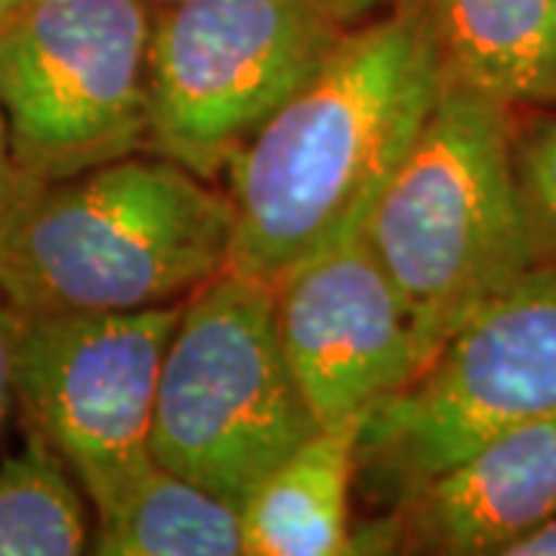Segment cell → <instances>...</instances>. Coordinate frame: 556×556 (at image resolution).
I'll list each match as a JSON object with an SVG mask.
<instances>
[{
    "mask_svg": "<svg viewBox=\"0 0 556 556\" xmlns=\"http://www.w3.org/2000/svg\"><path fill=\"white\" fill-rule=\"evenodd\" d=\"M442 87L420 0L343 31L226 167L229 269L276 285L365 226Z\"/></svg>",
    "mask_w": 556,
    "mask_h": 556,
    "instance_id": "obj_1",
    "label": "cell"
},
{
    "mask_svg": "<svg viewBox=\"0 0 556 556\" xmlns=\"http://www.w3.org/2000/svg\"><path fill=\"white\" fill-rule=\"evenodd\" d=\"M232 201L164 155L16 186L0 223V300L16 313L179 303L229 269Z\"/></svg>",
    "mask_w": 556,
    "mask_h": 556,
    "instance_id": "obj_2",
    "label": "cell"
},
{
    "mask_svg": "<svg viewBox=\"0 0 556 556\" xmlns=\"http://www.w3.org/2000/svg\"><path fill=\"white\" fill-rule=\"evenodd\" d=\"M514 109L442 78L420 134L365 219L424 356L538 257L514 174Z\"/></svg>",
    "mask_w": 556,
    "mask_h": 556,
    "instance_id": "obj_3",
    "label": "cell"
},
{
    "mask_svg": "<svg viewBox=\"0 0 556 556\" xmlns=\"http://www.w3.org/2000/svg\"><path fill=\"white\" fill-rule=\"evenodd\" d=\"M316 430L278 340L273 285L226 269L182 300L152 417L161 467L241 504Z\"/></svg>",
    "mask_w": 556,
    "mask_h": 556,
    "instance_id": "obj_4",
    "label": "cell"
},
{
    "mask_svg": "<svg viewBox=\"0 0 556 556\" xmlns=\"http://www.w3.org/2000/svg\"><path fill=\"white\" fill-rule=\"evenodd\" d=\"M556 417V257L457 325L358 433L356 489L396 507L485 439Z\"/></svg>",
    "mask_w": 556,
    "mask_h": 556,
    "instance_id": "obj_5",
    "label": "cell"
},
{
    "mask_svg": "<svg viewBox=\"0 0 556 556\" xmlns=\"http://www.w3.org/2000/svg\"><path fill=\"white\" fill-rule=\"evenodd\" d=\"M152 0H22L0 22L16 186L149 149Z\"/></svg>",
    "mask_w": 556,
    "mask_h": 556,
    "instance_id": "obj_6",
    "label": "cell"
},
{
    "mask_svg": "<svg viewBox=\"0 0 556 556\" xmlns=\"http://www.w3.org/2000/svg\"><path fill=\"white\" fill-rule=\"evenodd\" d=\"M313 0H170L149 40V149L217 179L343 38Z\"/></svg>",
    "mask_w": 556,
    "mask_h": 556,
    "instance_id": "obj_7",
    "label": "cell"
},
{
    "mask_svg": "<svg viewBox=\"0 0 556 556\" xmlns=\"http://www.w3.org/2000/svg\"><path fill=\"white\" fill-rule=\"evenodd\" d=\"M182 300L146 309L20 313L16 405L105 517L152 457L164 350Z\"/></svg>",
    "mask_w": 556,
    "mask_h": 556,
    "instance_id": "obj_8",
    "label": "cell"
},
{
    "mask_svg": "<svg viewBox=\"0 0 556 556\" xmlns=\"http://www.w3.org/2000/svg\"><path fill=\"white\" fill-rule=\"evenodd\" d=\"M276 328L318 427L365 417L427 365L365 226L273 285Z\"/></svg>",
    "mask_w": 556,
    "mask_h": 556,
    "instance_id": "obj_9",
    "label": "cell"
},
{
    "mask_svg": "<svg viewBox=\"0 0 556 556\" xmlns=\"http://www.w3.org/2000/svg\"><path fill=\"white\" fill-rule=\"evenodd\" d=\"M556 514V417L485 439L393 507V551L501 556Z\"/></svg>",
    "mask_w": 556,
    "mask_h": 556,
    "instance_id": "obj_10",
    "label": "cell"
},
{
    "mask_svg": "<svg viewBox=\"0 0 556 556\" xmlns=\"http://www.w3.org/2000/svg\"><path fill=\"white\" fill-rule=\"evenodd\" d=\"M365 417L318 427L241 501L244 556L353 554L350 497Z\"/></svg>",
    "mask_w": 556,
    "mask_h": 556,
    "instance_id": "obj_11",
    "label": "cell"
},
{
    "mask_svg": "<svg viewBox=\"0 0 556 556\" xmlns=\"http://www.w3.org/2000/svg\"><path fill=\"white\" fill-rule=\"evenodd\" d=\"M442 78L507 109H556V0H420Z\"/></svg>",
    "mask_w": 556,
    "mask_h": 556,
    "instance_id": "obj_12",
    "label": "cell"
},
{
    "mask_svg": "<svg viewBox=\"0 0 556 556\" xmlns=\"http://www.w3.org/2000/svg\"><path fill=\"white\" fill-rule=\"evenodd\" d=\"M90 554L244 556L241 507L152 460L97 519Z\"/></svg>",
    "mask_w": 556,
    "mask_h": 556,
    "instance_id": "obj_13",
    "label": "cell"
},
{
    "mask_svg": "<svg viewBox=\"0 0 556 556\" xmlns=\"http://www.w3.org/2000/svg\"><path fill=\"white\" fill-rule=\"evenodd\" d=\"M78 479L38 430L25 427L16 455L0 460V556H78L90 519Z\"/></svg>",
    "mask_w": 556,
    "mask_h": 556,
    "instance_id": "obj_14",
    "label": "cell"
},
{
    "mask_svg": "<svg viewBox=\"0 0 556 556\" xmlns=\"http://www.w3.org/2000/svg\"><path fill=\"white\" fill-rule=\"evenodd\" d=\"M514 174L538 257H556V115L514 134Z\"/></svg>",
    "mask_w": 556,
    "mask_h": 556,
    "instance_id": "obj_15",
    "label": "cell"
},
{
    "mask_svg": "<svg viewBox=\"0 0 556 556\" xmlns=\"http://www.w3.org/2000/svg\"><path fill=\"white\" fill-rule=\"evenodd\" d=\"M16 340L20 313L0 300V430L16 405Z\"/></svg>",
    "mask_w": 556,
    "mask_h": 556,
    "instance_id": "obj_16",
    "label": "cell"
},
{
    "mask_svg": "<svg viewBox=\"0 0 556 556\" xmlns=\"http://www.w3.org/2000/svg\"><path fill=\"white\" fill-rule=\"evenodd\" d=\"M313 3L318 10H325L338 25L353 28V25H362V22L387 13L390 7H396L399 0H313Z\"/></svg>",
    "mask_w": 556,
    "mask_h": 556,
    "instance_id": "obj_17",
    "label": "cell"
},
{
    "mask_svg": "<svg viewBox=\"0 0 556 556\" xmlns=\"http://www.w3.org/2000/svg\"><path fill=\"white\" fill-rule=\"evenodd\" d=\"M501 556H556V514L541 519L535 529L510 541Z\"/></svg>",
    "mask_w": 556,
    "mask_h": 556,
    "instance_id": "obj_18",
    "label": "cell"
},
{
    "mask_svg": "<svg viewBox=\"0 0 556 556\" xmlns=\"http://www.w3.org/2000/svg\"><path fill=\"white\" fill-rule=\"evenodd\" d=\"M16 192V164H13V149H10V134H7V121L0 112V223L7 217V207Z\"/></svg>",
    "mask_w": 556,
    "mask_h": 556,
    "instance_id": "obj_19",
    "label": "cell"
},
{
    "mask_svg": "<svg viewBox=\"0 0 556 556\" xmlns=\"http://www.w3.org/2000/svg\"><path fill=\"white\" fill-rule=\"evenodd\" d=\"M22 0H0V22L7 20V16H10V13H13V10H16V7H20Z\"/></svg>",
    "mask_w": 556,
    "mask_h": 556,
    "instance_id": "obj_20",
    "label": "cell"
},
{
    "mask_svg": "<svg viewBox=\"0 0 556 556\" xmlns=\"http://www.w3.org/2000/svg\"><path fill=\"white\" fill-rule=\"evenodd\" d=\"M152 3H155V7H161V3H170V0H152Z\"/></svg>",
    "mask_w": 556,
    "mask_h": 556,
    "instance_id": "obj_21",
    "label": "cell"
}]
</instances>
